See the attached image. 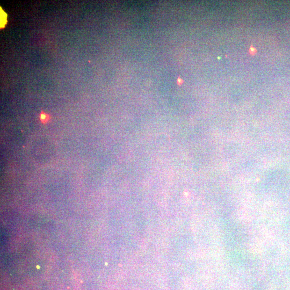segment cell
Wrapping results in <instances>:
<instances>
[{
    "label": "cell",
    "mask_w": 290,
    "mask_h": 290,
    "mask_svg": "<svg viewBox=\"0 0 290 290\" xmlns=\"http://www.w3.org/2000/svg\"><path fill=\"white\" fill-rule=\"evenodd\" d=\"M40 119L41 121L43 123H45L49 119V115L45 113H42L40 115Z\"/></svg>",
    "instance_id": "obj_1"
},
{
    "label": "cell",
    "mask_w": 290,
    "mask_h": 290,
    "mask_svg": "<svg viewBox=\"0 0 290 290\" xmlns=\"http://www.w3.org/2000/svg\"><path fill=\"white\" fill-rule=\"evenodd\" d=\"M256 52H257V51H256V49L254 47H251L250 48L249 52H250V54H254Z\"/></svg>",
    "instance_id": "obj_2"
}]
</instances>
